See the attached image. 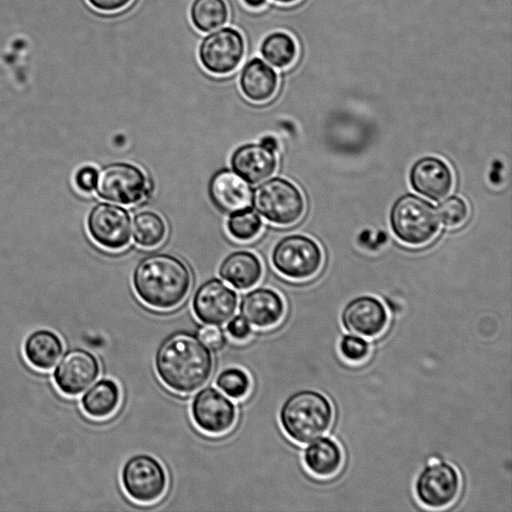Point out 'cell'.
<instances>
[{"instance_id": "obj_17", "label": "cell", "mask_w": 512, "mask_h": 512, "mask_svg": "<svg viewBox=\"0 0 512 512\" xmlns=\"http://www.w3.org/2000/svg\"><path fill=\"white\" fill-rule=\"evenodd\" d=\"M208 192L213 204L228 214L249 208L253 199L250 183L231 169L215 173L210 180Z\"/></svg>"}, {"instance_id": "obj_16", "label": "cell", "mask_w": 512, "mask_h": 512, "mask_svg": "<svg viewBox=\"0 0 512 512\" xmlns=\"http://www.w3.org/2000/svg\"><path fill=\"white\" fill-rule=\"evenodd\" d=\"M409 181L414 191L439 201L451 191L454 179L445 161L435 156H424L412 165Z\"/></svg>"}, {"instance_id": "obj_12", "label": "cell", "mask_w": 512, "mask_h": 512, "mask_svg": "<svg viewBox=\"0 0 512 512\" xmlns=\"http://www.w3.org/2000/svg\"><path fill=\"white\" fill-rule=\"evenodd\" d=\"M191 414L196 426L211 435L228 432L237 417L234 403L213 387H205L194 396Z\"/></svg>"}, {"instance_id": "obj_2", "label": "cell", "mask_w": 512, "mask_h": 512, "mask_svg": "<svg viewBox=\"0 0 512 512\" xmlns=\"http://www.w3.org/2000/svg\"><path fill=\"white\" fill-rule=\"evenodd\" d=\"M192 275L180 258L156 253L143 258L133 272L137 296L149 307L168 310L178 306L187 296Z\"/></svg>"}, {"instance_id": "obj_1", "label": "cell", "mask_w": 512, "mask_h": 512, "mask_svg": "<svg viewBox=\"0 0 512 512\" xmlns=\"http://www.w3.org/2000/svg\"><path fill=\"white\" fill-rule=\"evenodd\" d=\"M213 356L202 340L187 331L167 337L159 346L155 368L160 380L172 391L189 394L202 387L213 370Z\"/></svg>"}, {"instance_id": "obj_11", "label": "cell", "mask_w": 512, "mask_h": 512, "mask_svg": "<svg viewBox=\"0 0 512 512\" xmlns=\"http://www.w3.org/2000/svg\"><path fill=\"white\" fill-rule=\"evenodd\" d=\"M87 228L92 239L100 246L119 250L129 244L131 217L125 208L102 202L90 211Z\"/></svg>"}, {"instance_id": "obj_19", "label": "cell", "mask_w": 512, "mask_h": 512, "mask_svg": "<svg viewBox=\"0 0 512 512\" xmlns=\"http://www.w3.org/2000/svg\"><path fill=\"white\" fill-rule=\"evenodd\" d=\"M231 166L250 184L260 183L275 172L277 167L276 151L261 143H247L233 152Z\"/></svg>"}, {"instance_id": "obj_33", "label": "cell", "mask_w": 512, "mask_h": 512, "mask_svg": "<svg viewBox=\"0 0 512 512\" xmlns=\"http://www.w3.org/2000/svg\"><path fill=\"white\" fill-rule=\"evenodd\" d=\"M227 332L236 341H244L249 338L252 329L250 323L241 315L233 317L227 324Z\"/></svg>"}, {"instance_id": "obj_10", "label": "cell", "mask_w": 512, "mask_h": 512, "mask_svg": "<svg viewBox=\"0 0 512 512\" xmlns=\"http://www.w3.org/2000/svg\"><path fill=\"white\" fill-rule=\"evenodd\" d=\"M460 486L457 470L451 464L439 461L422 469L415 482V493L424 506L439 509L455 501Z\"/></svg>"}, {"instance_id": "obj_20", "label": "cell", "mask_w": 512, "mask_h": 512, "mask_svg": "<svg viewBox=\"0 0 512 512\" xmlns=\"http://www.w3.org/2000/svg\"><path fill=\"white\" fill-rule=\"evenodd\" d=\"M239 85L244 96L252 102L263 103L270 100L277 91L276 71L259 57L247 61L239 77Z\"/></svg>"}, {"instance_id": "obj_15", "label": "cell", "mask_w": 512, "mask_h": 512, "mask_svg": "<svg viewBox=\"0 0 512 512\" xmlns=\"http://www.w3.org/2000/svg\"><path fill=\"white\" fill-rule=\"evenodd\" d=\"M341 320L344 328L352 334L372 338L386 328L388 313L378 298L361 295L346 304Z\"/></svg>"}, {"instance_id": "obj_7", "label": "cell", "mask_w": 512, "mask_h": 512, "mask_svg": "<svg viewBox=\"0 0 512 512\" xmlns=\"http://www.w3.org/2000/svg\"><path fill=\"white\" fill-rule=\"evenodd\" d=\"M96 190L102 199L122 205H133L149 194L150 184L138 166L116 162L105 166L98 173Z\"/></svg>"}, {"instance_id": "obj_25", "label": "cell", "mask_w": 512, "mask_h": 512, "mask_svg": "<svg viewBox=\"0 0 512 512\" xmlns=\"http://www.w3.org/2000/svg\"><path fill=\"white\" fill-rule=\"evenodd\" d=\"M135 243L144 248L158 246L165 239L167 225L163 217L151 210H142L135 214L131 223Z\"/></svg>"}, {"instance_id": "obj_23", "label": "cell", "mask_w": 512, "mask_h": 512, "mask_svg": "<svg viewBox=\"0 0 512 512\" xmlns=\"http://www.w3.org/2000/svg\"><path fill=\"white\" fill-rule=\"evenodd\" d=\"M27 360L36 368H52L63 352L60 338L52 331L41 329L30 334L24 345Z\"/></svg>"}, {"instance_id": "obj_24", "label": "cell", "mask_w": 512, "mask_h": 512, "mask_svg": "<svg viewBox=\"0 0 512 512\" xmlns=\"http://www.w3.org/2000/svg\"><path fill=\"white\" fill-rule=\"evenodd\" d=\"M120 390L111 379L96 382L83 396L82 407L93 418L110 416L118 407Z\"/></svg>"}, {"instance_id": "obj_22", "label": "cell", "mask_w": 512, "mask_h": 512, "mask_svg": "<svg viewBox=\"0 0 512 512\" xmlns=\"http://www.w3.org/2000/svg\"><path fill=\"white\" fill-rule=\"evenodd\" d=\"M303 460L313 475L327 478L335 475L341 468L343 453L334 440L322 437L313 440L305 449Z\"/></svg>"}, {"instance_id": "obj_8", "label": "cell", "mask_w": 512, "mask_h": 512, "mask_svg": "<svg viewBox=\"0 0 512 512\" xmlns=\"http://www.w3.org/2000/svg\"><path fill=\"white\" fill-rule=\"evenodd\" d=\"M122 485L134 501L148 504L164 494L167 475L162 464L153 456L138 454L128 459L122 469Z\"/></svg>"}, {"instance_id": "obj_18", "label": "cell", "mask_w": 512, "mask_h": 512, "mask_svg": "<svg viewBox=\"0 0 512 512\" xmlns=\"http://www.w3.org/2000/svg\"><path fill=\"white\" fill-rule=\"evenodd\" d=\"M285 312V304L278 292L258 287L246 293L240 302V313L250 324L258 328L277 325Z\"/></svg>"}, {"instance_id": "obj_38", "label": "cell", "mask_w": 512, "mask_h": 512, "mask_svg": "<svg viewBox=\"0 0 512 512\" xmlns=\"http://www.w3.org/2000/svg\"><path fill=\"white\" fill-rule=\"evenodd\" d=\"M274 1L283 3V4H290V3L296 2L297 0H274Z\"/></svg>"}, {"instance_id": "obj_34", "label": "cell", "mask_w": 512, "mask_h": 512, "mask_svg": "<svg viewBox=\"0 0 512 512\" xmlns=\"http://www.w3.org/2000/svg\"><path fill=\"white\" fill-rule=\"evenodd\" d=\"M199 338L212 350H219L225 344V335L222 330L214 325L206 326L200 330Z\"/></svg>"}, {"instance_id": "obj_26", "label": "cell", "mask_w": 512, "mask_h": 512, "mask_svg": "<svg viewBox=\"0 0 512 512\" xmlns=\"http://www.w3.org/2000/svg\"><path fill=\"white\" fill-rule=\"evenodd\" d=\"M260 53L272 66L286 68L294 62L297 56V44L288 33L275 31L262 40Z\"/></svg>"}, {"instance_id": "obj_5", "label": "cell", "mask_w": 512, "mask_h": 512, "mask_svg": "<svg viewBox=\"0 0 512 512\" xmlns=\"http://www.w3.org/2000/svg\"><path fill=\"white\" fill-rule=\"evenodd\" d=\"M252 200L261 216L280 226L296 223L305 210L301 191L294 183L282 177H273L261 183Z\"/></svg>"}, {"instance_id": "obj_28", "label": "cell", "mask_w": 512, "mask_h": 512, "mask_svg": "<svg viewBox=\"0 0 512 512\" xmlns=\"http://www.w3.org/2000/svg\"><path fill=\"white\" fill-rule=\"evenodd\" d=\"M227 230L236 240L249 241L254 239L262 229V220L257 212L250 208L230 214Z\"/></svg>"}, {"instance_id": "obj_37", "label": "cell", "mask_w": 512, "mask_h": 512, "mask_svg": "<svg viewBox=\"0 0 512 512\" xmlns=\"http://www.w3.org/2000/svg\"><path fill=\"white\" fill-rule=\"evenodd\" d=\"M243 2L250 8H261L263 7L267 0H243Z\"/></svg>"}, {"instance_id": "obj_36", "label": "cell", "mask_w": 512, "mask_h": 512, "mask_svg": "<svg viewBox=\"0 0 512 512\" xmlns=\"http://www.w3.org/2000/svg\"><path fill=\"white\" fill-rule=\"evenodd\" d=\"M260 143L274 151L278 150V142L273 136L263 137Z\"/></svg>"}, {"instance_id": "obj_31", "label": "cell", "mask_w": 512, "mask_h": 512, "mask_svg": "<svg viewBox=\"0 0 512 512\" xmlns=\"http://www.w3.org/2000/svg\"><path fill=\"white\" fill-rule=\"evenodd\" d=\"M339 350L346 361L360 363L368 357L370 345L364 338L356 334H346L340 340Z\"/></svg>"}, {"instance_id": "obj_4", "label": "cell", "mask_w": 512, "mask_h": 512, "mask_svg": "<svg viewBox=\"0 0 512 512\" xmlns=\"http://www.w3.org/2000/svg\"><path fill=\"white\" fill-rule=\"evenodd\" d=\"M389 219L394 235L414 246L429 242L440 226L437 208L413 193H405L394 201Z\"/></svg>"}, {"instance_id": "obj_21", "label": "cell", "mask_w": 512, "mask_h": 512, "mask_svg": "<svg viewBox=\"0 0 512 512\" xmlns=\"http://www.w3.org/2000/svg\"><path fill=\"white\" fill-rule=\"evenodd\" d=\"M263 267L257 255L250 251H235L222 261L220 277L239 290L253 287L261 279Z\"/></svg>"}, {"instance_id": "obj_9", "label": "cell", "mask_w": 512, "mask_h": 512, "mask_svg": "<svg viewBox=\"0 0 512 512\" xmlns=\"http://www.w3.org/2000/svg\"><path fill=\"white\" fill-rule=\"evenodd\" d=\"M245 54V40L232 27H223L205 36L198 48V57L208 72L225 75L234 71Z\"/></svg>"}, {"instance_id": "obj_35", "label": "cell", "mask_w": 512, "mask_h": 512, "mask_svg": "<svg viewBox=\"0 0 512 512\" xmlns=\"http://www.w3.org/2000/svg\"><path fill=\"white\" fill-rule=\"evenodd\" d=\"M97 10L113 12L126 7L132 0H87Z\"/></svg>"}, {"instance_id": "obj_3", "label": "cell", "mask_w": 512, "mask_h": 512, "mask_svg": "<svg viewBox=\"0 0 512 512\" xmlns=\"http://www.w3.org/2000/svg\"><path fill=\"white\" fill-rule=\"evenodd\" d=\"M279 418L285 433L292 440L305 444L329 429L333 408L324 394L310 389L300 390L286 399Z\"/></svg>"}, {"instance_id": "obj_14", "label": "cell", "mask_w": 512, "mask_h": 512, "mask_svg": "<svg viewBox=\"0 0 512 512\" xmlns=\"http://www.w3.org/2000/svg\"><path fill=\"white\" fill-rule=\"evenodd\" d=\"M99 372V362L91 352L73 349L63 356L53 375L64 394L78 395L95 381Z\"/></svg>"}, {"instance_id": "obj_27", "label": "cell", "mask_w": 512, "mask_h": 512, "mask_svg": "<svg viewBox=\"0 0 512 512\" xmlns=\"http://www.w3.org/2000/svg\"><path fill=\"white\" fill-rule=\"evenodd\" d=\"M229 16L225 0H194L190 7V19L196 29L210 32L224 25Z\"/></svg>"}, {"instance_id": "obj_13", "label": "cell", "mask_w": 512, "mask_h": 512, "mask_svg": "<svg viewBox=\"0 0 512 512\" xmlns=\"http://www.w3.org/2000/svg\"><path fill=\"white\" fill-rule=\"evenodd\" d=\"M237 306V293L217 278L204 282L195 292L192 301L195 316L207 325L226 323L234 315Z\"/></svg>"}, {"instance_id": "obj_6", "label": "cell", "mask_w": 512, "mask_h": 512, "mask_svg": "<svg viewBox=\"0 0 512 512\" xmlns=\"http://www.w3.org/2000/svg\"><path fill=\"white\" fill-rule=\"evenodd\" d=\"M271 260L274 268L283 276L293 280H304L319 271L323 254L318 243L312 238L292 234L276 243Z\"/></svg>"}, {"instance_id": "obj_29", "label": "cell", "mask_w": 512, "mask_h": 512, "mask_svg": "<svg viewBox=\"0 0 512 512\" xmlns=\"http://www.w3.org/2000/svg\"><path fill=\"white\" fill-rule=\"evenodd\" d=\"M216 385L229 397L239 400L248 394L251 380L245 370L229 367L218 375Z\"/></svg>"}, {"instance_id": "obj_30", "label": "cell", "mask_w": 512, "mask_h": 512, "mask_svg": "<svg viewBox=\"0 0 512 512\" xmlns=\"http://www.w3.org/2000/svg\"><path fill=\"white\" fill-rule=\"evenodd\" d=\"M440 221L447 227H457L468 217L467 203L459 196L446 197L437 208Z\"/></svg>"}, {"instance_id": "obj_32", "label": "cell", "mask_w": 512, "mask_h": 512, "mask_svg": "<svg viewBox=\"0 0 512 512\" xmlns=\"http://www.w3.org/2000/svg\"><path fill=\"white\" fill-rule=\"evenodd\" d=\"M98 171L95 167L87 165L77 170L75 184L84 193H91L96 189Z\"/></svg>"}]
</instances>
